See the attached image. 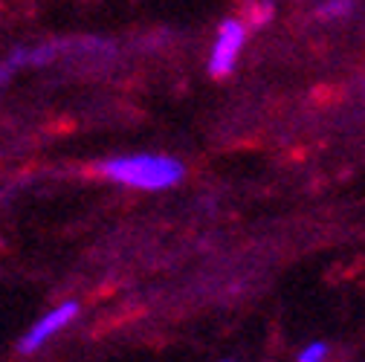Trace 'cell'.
<instances>
[{"mask_svg":"<svg viewBox=\"0 0 365 362\" xmlns=\"http://www.w3.org/2000/svg\"><path fill=\"white\" fill-rule=\"evenodd\" d=\"M99 174H105L113 183L143 189V192H163L182 180V162L163 157V154H133V157H113L99 165Z\"/></svg>","mask_w":365,"mask_h":362,"instance_id":"obj_1","label":"cell"},{"mask_svg":"<svg viewBox=\"0 0 365 362\" xmlns=\"http://www.w3.org/2000/svg\"><path fill=\"white\" fill-rule=\"evenodd\" d=\"M247 21H223L220 29H217V41L212 47V56H209V73L215 78H223L235 70V61L244 50V41H247Z\"/></svg>","mask_w":365,"mask_h":362,"instance_id":"obj_2","label":"cell"},{"mask_svg":"<svg viewBox=\"0 0 365 362\" xmlns=\"http://www.w3.org/2000/svg\"><path fill=\"white\" fill-rule=\"evenodd\" d=\"M76 316H78V304H76V301L58 304V307L50 310L47 316H41V319L29 328V333H24V339L18 342V351H21V353H35L50 336H56L61 328H67V325L76 319Z\"/></svg>","mask_w":365,"mask_h":362,"instance_id":"obj_3","label":"cell"},{"mask_svg":"<svg viewBox=\"0 0 365 362\" xmlns=\"http://www.w3.org/2000/svg\"><path fill=\"white\" fill-rule=\"evenodd\" d=\"M269 21H272V0H255V4L247 6V26L250 29L267 26Z\"/></svg>","mask_w":365,"mask_h":362,"instance_id":"obj_4","label":"cell"},{"mask_svg":"<svg viewBox=\"0 0 365 362\" xmlns=\"http://www.w3.org/2000/svg\"><path fill=\"white\" fill-rule=\"evenodd\" d=\"M354 9V0H322L316 6V15L322 21H339Z\"/></svg>","mask_w":365,"mask_h":362,"instance_id":"obj_5","label":"cell"},{"mask_svg":"<svg viewBox=\"0 0 365 362\" xmlns=\"http://www.w3.org/2000/svg\"><path fill=\"white\" fill-rule=\"evenodd\" d=\"M325 356H328V345L325 342H310L307 348H302L296 362H325Z\"/></svg>","mask_w":365,"mask_h":362,"instance_id":"obj_6","label":"cell"},{"mask_svg":"<svg viewBox=\"0 0 365 362\" xmlns=\"http://www.w3.org/2000/svg\"><path fill=\"white\" fill-rule=\"evenodd\" d=\"M226 362H230V359H226Z\"/></svg>","mask_w":365,"mask_h":362,"instance_id":"obj_7","label":"cell"}]
</instances>
